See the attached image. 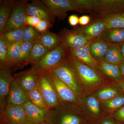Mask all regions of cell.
Listing matches in <instances>:
<instances>
[{
	"instance_id": "cell-7",
	"label": "cell",
	"mask_w": 124,
	"mask_h": 124,
	"mask_svg": "<svg viewBox=\"0 0 124 124\" xmlns=\"http://www.w3.org/2000/svg\"><path fill=\"white\" fill-rule=\"evenodd\" d=\"M42 1L48 8L55 17L63 19L66 17L67 12L75 11L79 13L85 11L72 0H42Z\"/></svg>"
},
{
	"instance_id": "cell-29",
	"label": "cell",
	"mask_w": 124,
	"mask_h": 124,
	"mask_svg": "<svg viewBox=\"0 0 124 124\" xmlns=\"http://www.w3.org/2000/svg\"><path fill=\"white\" fill-rule=\"evenodd\" d=\"M25 93L29 101L43 110L48 111L44 100L37 87L33 90Z\"/></svg>"
},
{
	"instance_id": "cell-37",
	"label": "cell",
	"mask_w": 124,
	"mask_h": 124,
	"mask_svg": "<svg viewBox=\"0 0 124 124\" xmlns=\"http://www.w3.org/2000/svg\"><path fill=\"white\" fill-rule=\"evenodd\" d=\"M42 19L33 16H27L25 20L26 26H31L35 27Z\"/></svg>"
},
{
	"instance_id": "cell-42",
	"label": "cell",
	"mask_w": 124,
	"mask_h": 124,
	"mask_svg": "<svg viewBox=\"0 0 124 124\" xmlns=\"http://www.w3.org/2000/svg\"><path fill=\"white\" fill-rule=\"evenodd\" d=\"M118 85H119L122 93H124V81L118 83Z\"/></svg>"
},
{
	"instance_id": "cell-47",
	"label": "cell",
	"mask_w": 124,
	"mask_h": 124,
	"mask_svg": "<svg viewBox=\"0 0 124 124\" xmlns=\"http://www.w3.org/2000/svg\"><path fill=\"white\" fill-rule=\"evenodd\" d=\"M120 15H121L122 17H124V13H121L119 14Z\"/></svg>"
},
{
	"instance_id": "cell-38",
	"label": "cell",
	"mask_w": 124,
	"mask_h": 124,
	"mask_svg": "<svg viewBox=\"0 0 124 124\" xmlns=\"http://www.w3.org/2000/svg\"><path fill=\"white\" fill-rule=\"evenodd\" d=\"M113 116L115 119L119 122H124V105L116 111Z\"/></svg>"
},
{
	"instance_id": "cell-24",
	"label": "cell",
	"mask_w": 124,
	"mask_h": 124,
	"mask_svg": "<svg viewBox=\"0 0 124 124\" xmlns=\"http://www.w3.org/2000/svg\"><path fill=\"white\" fill-rule=\"evenodd\" d=\"M38 40L49 51L53 49L62 44L58 35L49 31L40 34Z\"/></svg>"
},
{
	"instance_id": "cell-41",
	"label": "cell",
	"mask_w": 124,
	"mask_h": 124,
	"mask_svg": "<svg viewBox=\"0 0 124 124\" xmlns=\"http://www.w3.org/2000/svg\"><path fill=\"white\" fill-rule=\"evenodd\" d=\"M121 72L123 80L124 81V61L118 65Z\"/></svg>"
},
{
	"instance_id": "cell-15",
	"label": "cell",
	"mask_w": 124,
	"mask_h": 124,
	"mask_svg": "<svg viewBox=\"0 0 124 124\" xmlns=\"http://www.w3.org/2000/svg\"><path fill=\"white\" fill-rule=\"evenodd\" d=\"M75 29L82 33L89 41L100 38L106 28L105 22L102 18L86 26Z\"/></svg>"
},
{
	"instance_id": "cell-16",
	"label": "cell",
	"mask_w": 124,
	"mask_h": 124,
	"mask_svg": "<svg viewBox=\"0 0 124 124\" xmlns=\"http://www.w3.org/2000/svg\"><path fill=\"white\" fill-rule=\"evenodd\" d=\"M89 44L90 41L80 48L71 50L68 52L81 62L95 70L98 69V62L91 54L90 50Z\"/></svg>"
},
{
	"instance_id": "cell-35",
	"label": "cell",
	"mask_w": 124,
	"mask_h": 124,
	"mask_svg": "<svg viewBox=\"0 0 124 124\" xmlns=\"http://www.w3.org/2000/svg\"><path fill=\"white\" fill-rule=\"evenodd\" d=\"M86 103L87 107L91 113L94 115H98L100 113V103L95 97L89 96L86 99Z\"/></svg>"
},
{
	"instance_id": "cell-43",
	"label": "cell",
	"mask_w": 124,
	"mask_h": 124,
	"mask_svg": "<svg viewBox=\"0 0 124 124\" xmlns=\"http://www.w3.org/2000/svg\"><path fill=\"white\" fill-rule=\"evenodd\" d=\"M121 54L124 61V42L119 44Z\"/></svg>"
},
{
	"instance_id": "cell-48",
	"label": "cell",
	"mask_w": 124,
	"mask_h": 124,
	"mask_svg": "<svg viewBox=\"0 0 124 124\" xmlns=\"http://www.w3.org/2000/svg\"><path fill=\"white\" fill-rule=\"evenodd\" d=\"M4 124H9L8 123V122H5L4 123Z\"/></svg>"
},
{
	"instance_id": "cell-44",
	"label": "cell",
	"mask_w": 124,
	"mask_h": 124,
	"mask_svg": "<svg viewBox=\"0 0 124 124\" xmlns=\"http://www.w3.org/2000/svg\"><path fill=\"white\" fill-rule=\"evenodd\" d=\"M102 124H116L114 122H112L109 120H104L102 122Z\"/></svg>"
},
{
	"instance_id": "cell-32",
	"label": "cell",
	"mask_w": 124,
	"mask_h": 124,
	"mask_svg": "<svg viewBox=\"0 0 124 124\" xmlns=\"http://www.w3.org/2000/svg\"><path fill=\"white\" fill-rule=\"evenodd\" d=\"M9 45L3 36H0V67L8 68L10 66L8 57Z\"/></svg>"
},
{
	"instance_id": "cell-45",
	"label": "cell",
	"mask_w": 124,
	"mask_h": 124,
	"mask_svg": "<svg viewBox=\"0 0 124 124\" xmlns=\"http://www.w3.org/2000/svg\"><path fill=\"white\" fill-rule=\"evenodd\" d=\"M22 124H35L32 123V122H30V121H28V120H27L24 121V122H23Z\"/></svg>"
},
{
	"instance_id": "cell-5",
	"label": "cell",
	"mask_w": 124,
	"mask_h": 124,
	"mask_svg": "<svg viewBox=\"0 0 124 124\" xmlns=\"http://www.w3.org/2000/svg\"><path fill=\"white\" fill-rule=\"evenodd\" d=\"M37 88L48 110L60 104L61 102L54 87L49 71L39 74Z\"/></svg>"
},
{
	"instance_id": "cell-12",
	"label": "cell",
	"mask_w": 124,
	"mask_h": 124,
	"mask_svg": "<svg viewBox=\"0 0 124 124\" xmlns=\"http://www.w3.org/2000/svg\"><path fill=\"white\" fill-rule=\"evenodd\" d=\"M14 77L11 75L8 68L0 67V108L2 116L6 105Z\"/></svg>"
},
{
	"instance_id": "cell-20",
	"label": "cell",
	"mask_w": 124,
	"mask_h": 124,
	"mask_svg": "<svg viewBox=\"0 0 124 124\" xmlns=\"http://www.w3.org/2000/svg\"><path fill=\"white\" fill-rule=\"evenodd\" d=\"M16 2L13 0L0 1V35L3 33L5 27L8 21Z\"/></svg>"
},
{
	"instance_id": "cell-22",
	"label": "cell",
	"mask_w": 124,
	"mask_h": 124,
	"mask_svg": "<svg viewBox=\"0 0 124 124\" xmlns=\"http://www.w3.org/2000/svg\"><path fill=\"white\" fill-rule=\"evenodd\" d=\"M102 60L117 65L124 62L119 44L110 43L108 50Z\"/></svg>"
},
{
	"instance_id": "cell-26",
	"label": "cell",
	"mask_w": 124,
	"mask_h": 124,
	"mask_svg": "<svg viewBox=\"0 0 124 124\" xmlns=\"http://www.w3.org/2000/svg\"><path fill=\"white\" fill-rule=\"evenodd\" d=\"M106 29H124V17L119 14L110 15L103 17Z\"/></svg>"
},
{
	"instance_id": "cell-39",
	"label": "cell",
	"mask_w": 124,
	"mask_h": 124,
	"mask_svg": "<svg viewBox=\"0 0 124 124\" xmlns=\"http://www.w3.org/2000/svg\"><path fill=\"white\" fill-rule=\"evenodd\" d=\"M68 22L72 26H76L79 23V18L75 15H72L69 16Z\"/></svg>"
},
{
	"instance_id": "cell-14",
	"label": "cell",
	"mask_w": 124,
	"mask_h": 124,
	"mask_svg": "<svg viewBox=\"0 0 124 124\" xmlns=\"http://www.w3.org/2000/svg\"><path fill=\"white\" fill-rule=\"evenodd\" d=\"M38 75L39 74L31 68L29 70L16 74L14 78L26 93L37 87Z\"/></svg>"
},
{
	"instance_id": "cell-8",
	"label": "cell",
	"mask_w": 124,
	"mask_h": 124,
	"mask_svg": "<svg viewBox=\"0 0 124 124\" xmlns=\"http://www.w3.org/2000/svg\"><path fill=\"white\" fill-rule=\"evenodd\" d=\"M62 44L68 51L76 49L84 46L89 41L86 37L79 31L64 28L58 34Z\"/></svg>"
},
{
	"instance_id": "cell-17",
	"label": "cell",
	"mask_w": 124,
	"mask_h": 124,
	"mask_svg": "<svg viewBox=\"0 0 124 124\" xmlns=\"http://www.w3.org/2000/svg\"><path fill=\"white\" fill-rule=\"evenodd\" d=\"M27 120L35 124L44 122L48 111L40 108L28 101L23 105Z\"/></svg>"
},
{
	"instance_id": "cell-25",
	"label": "cell",
	"mask_w": 124,
	"mask_h": 124,
	"mask_svg": "<svg viewBox=\"0 0 124 124\" xmlns=\"http://www.w3.org/2000/svg\"><path fill=\"white\" fill-rule=\"evenodd\" d=\"M49 51L48 49L44 46L38 39L36 40L33 43L31 55L28 62V64L29 63L36 64Z\"/></svg>"
},
{
	"instance_id": "cell-9",
	"label": "cell",
	"mask_w": 124,
	"mask_h": 124,
	"mask_svg": "<svg viewBox=\"0 0 124 124\" xmlns=\"http://www.w3.org/2000/svg\"><path fill=\"white\" fill-rule=\"evenodd\" d=\"M26 2L23 1L16 2L8 21L5 27L2 34L9 31L24 27L26 26L25 24V20L27 16L25 8Z\"/></svg>"
},
{
	"instance_id": "cell-36",
	"label": "cell",
	"mask_w": 124,
	"mask_h": 124,
	"mask_svg": "<svg viewBox=\"0 0 124 124\" xmlns=\"http://www.w3.org/2000/svg\"><path fill=\"white\" fill-rule=\"evenodd\" d=\"M53 24L48 20H42L35 28L39 33L42 34L48 31L49 29L53 26Z\"/></svg>"
},
{
	"instance_id": "cell-34",
	"label": "cell",
	"mask_w": 124,
	"mask_h": 124,
	"mask_svg": "<svg viewBox=\"0 0 124 124\" xmlns=\"http://www.w3.org/2000/svg\"><path fill=\"white\" fill-rule=\"evenodd\" d=\"M40 33L34 27L26 26L23 30V42H31L38 39Z\"/></svg>"
},
{
	"instance_id": "cell-31",
	"label": "cell",
	"mask_w": 124,
	"mask_h": 124,
	"mask_svg": "<svg viewBox=\"0 0 124 124\" xmlns=\"http://www.w3.org/2000/svg\"><path fill=\"white\" fill-rule=\"evenodd\" d=\"M34 41L23 42L18 66H23L28 64Z\"/></svg>"
},
{
	"instance_id": "cell-6",
	"label": "cell",
	"mask_w": 124,
	"mask_h": 124,
	"mask_svg": "<svg viewBox=\"0 0 124 124\" xmlns=\"http://www.w3.org/2000/svg\"><path fill=\"white\" fill-rule=\"evenodd\" d=\"M69 55L80 81L90 87L101 84L102 78L97 71L81 62L69 53Z\"/></svg>"
},
{
	"instance_id": "cell-21",
	"label": "cell",
	"mask_w": 124,
	"mask_h": 124,
	"mask_svg": "<svg viewBox=\"0 0 124 124\" xmlns=\"http://www.w3.org/2000/svg\"><path fill=\"white\" fill-rule=\"evenodd\" d=\"M98 69L104 75L118 82L123 81L121 72L117 65L111 64L103 60L98 62Z\"/></svg>"
},
{
	"instance_id": "cell-13",
	"label": "cell",
	"mask_w": 124,
	"mask_h": 124,
	"mask_svg": "<svg viewBox=\"0 0 124 124\" xmlns=\"http://www.w3.org/2000/svg\"><path fill=\"white\" fill-rule=\"evenodd\" d=\"M2 116L10 124H22L27 120L23 105L7 103Z\"/></svg>"
},
{
	"instance_id": "cell-46",
	"label": "cell",
	"mask_w": 124,
	"mask_h": 124,
	"mask_svg": "<svg viewBox=\"0 0 124 124\" xmlns=\"http://www.w3.org/2000/svg\"><path fill=\"white\" fill-rule=\"evenodd\" d=\"M49 124V123H48L47 122H45L44 121V122H41V123H40V124Z\"/></svg>"
},
{
	"instance_id": "cell-10",
	"label": "cell",
	"mask_w": 124,
	"mask_h": 124,
	"mask_svg": "<svg viewBox=\"0 0 124 124\" xmlns=\"http://www.w3.org/2000/svg\"><path fill=\"white\" fill-rule=\"evenodd\" d=\"M49 72L54 87L60 102L76 104L79 103V98L75 93L51 71H49Z\"/></svg>"
},
{
	"instance_id": "cell-18",
	"label": "cell",
	"mask_w": 124,
	"mask_h": 124,
	"mask_svg": "<svg viewBox=\"0 0 124 124\" xmlns=\"http://www.w3.org/2000/svg\"><path fill=\"white\" fill-rule=\"evenodd\" d=\"M28 101L26 93L17 81L14 79L6 99V104L23 105Z\"/></svg>"
},
{
	"instance_id": "cell-40",
	"label": "cell",
	"mask_w": 124,
	"mask_h": 124,
	"mask_svg": "<svg viewBox=\"0 0 124 124\" xmlns=\"http://www.w3.org/2000/svg\"><path fill=\"white\" fill-rule=\"evenodd\" d=\"M91 18L87 15H83L79 18V24L82 26H86L90 22Z\"/></svg>"
},
{
	"instance_id": "cell-4",
	"label": "cell",
	"mask_w": 124,
	"mask_h": 124,
	"mask_svg": "<svg viewBox=\"0 0 124 124\" xmlns=\"http://www.w3.org/2000/svg\"><path fill=\"white\" fill-rule=\"evenodd\" d=\"M68 54L67 49L62 44L49 51L32 68L38 74L49 71L59 64Z\"/></svg>"
},
{
	"instance_id": "cell-33",
	"label": "cell",
	"mask_w": 124,
	"mask_h": 124,
	"mask_svg": "<svg viewBox=\"0 0 124 124\" xmlns=\"http://www.w3.org/2000/svg\"><path fill=\"white\" fill-rule=\"evenodd\" d=\"M25 27L9 31L3 33L1 35L4 37L9 45L22 41H23V33Z\"/></svg>"
},
{
	"instance_id": "cell-3",
	"label": "cell",
	"mask_w": 124,
	"mask_h": 124,
	"mask_svg": "<svg viewBox=\"0 0 124 124\" xmlns=\"http://www.w3.org/2000/svg\"><path fill=\"white\" fill-rule=\"evenodd\" d=\"M50 71L70 88L79 98L82 93L79 80L69 57V53L67 57Z\"/></svg>"
},
{
	"instance_id": "cell-30",
	"label": "cell",
	"mask_w": 124,
	"mask_h": 124,
	"mask_svg": "<svg viewBox=\"0 0 124 124\" xmlns=\"http://www.w3.org/2000/svg\"><path fill=\"white\" fill-rule=\"evenodd\" d=\"M102 104L108 111L117 110L124 105V93H122L110 99L102 101Z\"/></svg>"
},
{
	"instance_id": "cell-11",
	"label": "cell",
	"mask_w": 124,
	"mask_h": 124,
	"mask_svg": "<svg viewBox=\"0 0 124 124\" xmlns=\"http://www.w3.org/2000/svg\"><path fill=\"white\" fill-rule=\"evenodd\" d=\"M25 10L27 16L48 20L53 23L56 17L41 0H32L30 3L26 1Z\"/></svg>"
},
{
	"instance_id": "cell-1",
	"label": "cell",
	"mask_w": 124,
	"mask_h": 124,
	"mask_svg": "<svg viewBox=\"0 0 124 124\" xmlns=\"http://www.w3.org/2000/svg\"><path fill=\"white\" fill-rule=\"evenodd\" d=\"M86 11H95L102 17L124 12V0H72Z\"/></svg>"
},
{
	"instance_id": "cell-23",
	"label": "cell",
	"mask_w": 124,
	"mask_h": 124,
	"mask_svg": "<svg viewBox=\"0 0 124 124\" xmlns=\"http://www.w3.org/2000/svg\"><path fill=\"white\" fill-rule=\"evenodd\" d=\"M112 44H120L124 42V29H106L100 37Z\"/></svg>"
},
{
	"instance_id": "cell-19",
	"label": "cell",
	"mask_w": 124,
	"mask_h": 124,
	"mask_svg": "<svg viewBox=\"0 0 124 124\" xmlns=\"http://www.w3.org/2000/svg\"><path fill=\"white\" fill-rule=\"evenodd\" d=\"M110 45V43L100 38L90 41V50L93 57L97 62H100L103 59Z\"/></svg>"
},
{
	"instance_id": "cell-27",
	"label": "cell",
	"mask_w": 124,
	"mask_h": 124,
	"mask_svg": "<svg viewBox=\"0 0 124 124\" xmlns=\"http://www.w3.org/2000/svg\"><path fill=\"white\" fill-rule=\"evenodd\" d=\"M122 93L117 85L103 88L97 92L95 95L98 99L102 102L110 99Z\"/></svg>"
},
{
	"instance_id": "cell-2",
	"label": "cell",
	"mask_w": 124,
	"mask_h": 124,
	"mask_svg": "<svg viewBox=\"0 0 124 124\" xmlns=\"http://www.w3.org/2000/svg\"><path fill=\"white\" fill-rule=\"evenodd\" d=\"M76 104H60L49 109L45 120L49 124H80L81 119L75 108Z\"/></svg>"
},
{
	"instance_id": "cell-28",
	"label": "cell",
	"mask_w": 124,
	"mask_h": 124,
	"mask_svg": "<svg viewBox=\"0 0 124 124\" xmlns=\"http://www.w3.org/2000/svg\"><path fill=\"white\" fill-rule=\"evenodd\" d=\"M23 42L22 41L9 45L8 48V57L10 66L18 65L21 46Z\"/></svg>"
}]
</instances>
